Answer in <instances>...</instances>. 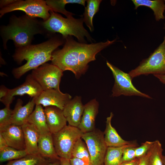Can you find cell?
I'll use <instances>...</instances> for the list:
<instances>
[{
	"label": "cell",
	"instance_id": "1",
	"mask_svg": "<svg viewBox=\"0 0 165 165\" xmlns=\"http://www.w3.org/2000/svg\"><path fill=\"white\" fill-rule=\"evenodd\" d=\"M65 39L63 48L53 53L52 64L63 72L71 71L77 78L85 73L88 68V63L96 60L97 53L116 41L115 39L87 44L77 42L70 36Z\"/></svg>",
	"mask_w": 165,
	"mask_h": 165
},
{
	"label": "cell",
	"instance_id": "2",
	"mask_svg": "<svg viewBox=\"0 0 165 165\" xmlns=\"http://www.w3.org/2000/svg\"><path fill=\"white\" fill-rule=\"evenodd\" d=\"M63 43V40L54 37L39 44L17 48L13 56L14 60L18 64L24 60L27 62L13 69L12 74L14 77L19 79L28 72L51 61L53 53Z\"/></svg>",
	"mask_w": 165,
	"mask_h": 165
},
{
	"label": "cell",
	"instance_id": "3",
	"mask_svg": "<svg viewBox=\"0 0 165 165\" xmlns=\"http://www.w3.org/2000/svg\"><path fill=\"white\" fill-rule=\"evenodd\" d=\"M39 27L38 21L28 15L13 18L8 25L2 28L3 46L6 48L9 39L13 41L18 48L30 45L34 35L41 33Z\"/></svg>",
	"mask_w": 165,
	"mask_h": 165
},
{
	"label": "cell",
	"instance_id": "4",
	"mask_svg": "<svg viewBox=\"0 0 165 165\" xmlns=\"http://www.w3.org/2000/svg\"><path fill=\"white\" fill-rule=\"evenodd\" d=\"M50 16L42 23L47 30L61 34L64 38L74 36L80 42L86 43L85 37L92 42L93 39L83 25V18L76 19L71 16L67 18L52 11H50Z\"/></svg>",
	"mask_w": 165,
	"mask_h": 165
},
{
	"label": "cell",
	"instance_id": "5",
	"mask_svg": "<svg viewBox=\"0 0 165 165\" xmlns=\"http://www.w3.org/2000/svg\"><path fill=\"white\" fill-rule=\"evenodd\" d=\"M164 29L165 32V24ZM133 79L141 75L165 74V33L163 42L149 57L140 63L138 66L129 73Z\"/></svg>",
	"mask_w": 165,
	"mask_h": 165
},
{
	"label": "cell",
	"instance_id": "6",
	"mask_svg": "<svg viewBox=\"0 0 165 165\" xmlns=\"http://www.w3.org/2000/svg\"><path fill=\"white\" fill-rule=\"evenodd\" d=\"M83 133L77 127L69 125L61 130L52 134L54 147L58 156L60 157L70 159L76 142L82 137Z\"/></svg>",
	"mask_w": 165,
	"mask_h": 165
},
{
	"label": "cell",
	"instance_id": "7",
	"mask_svg": "<svg viewBox=\"0 0 165 165\" xmlns=\"http://www.w3.org/2000/svg\"><path fill=\"white\" fill-rule=\"evenodd\" d=\"M16 10L25 12L32 17H39L44 21L50 17V11L45 1L42 0H16L10 5L1 9L0 17L5 14Z\"/></svg>",
	"mask_w": 165,
	"mask_h": 165
},
{
	"label": "cell",
	"instance_id": "8",
	"mask_svg": "<svg viewBox=\"0 0 165 165\" xmlns=\"http://www.w3.org/2000/svg\"><path fill=\"white\" fill-rule=\"evenodd\" d=\"M82 138L87 146L91 165H104L108 147L105 140L104 132L95 128L92 131L83 133Z\"/></svg>",
	"mask_w": 165,
	"mask_h": 165
},
{
	"label": "cell",
	"instance_id": "9",
	"mask_svg": "<svg viewBox=\"0 0 165 165\" xmlns=\"http://www.w3.org/2000/svg\"><path fill=\"white\" fill-rule=\"evenodd\" d=\"M63 71L56 65L45 63L32 70L31 74L43 90H60V83Z\"/></svg>",
	"mask_w": 165,
	"mask_h": 165
},
{
	"label": "cell",
	"instance_id": "10",
	"mask_svg": "<svg viewBox=\"0 0 165 165\" xmlns=\"http://www.w3.org/2000/svg\"><path fill=\"white\" fill-rule=\"evenodd\" d=\"M106 64L112 71L115 79L112 90V97H118L123 95L126 96H138L152 98L134 86L132 82V79L129 74L123 72L108 61H106Z\"/></svg>",
	"mask_w": 165,
	"mask_h": 165
},
{
	"label": "cell",
	"instance_id": "11",
	"mask_svg": "<svg viewBox=\"0 0 165 165\" xmlns=\"http://www.w3.org/2000/svg\"><path fill=\"white\" fill-rule=\"evenodd\" d=\"M43 91L38 83L31 74L27 75L24 82L22 84L12 89H9L7 95L0 99L5 106L10 107L16 96L28 95L31 97H36Z\"/></svg>",
	"mask_w": 165,
	"mask_h": 165
},
{
	"label": "cell",
	"instance_id": "12",
	"mask_svg": "<svg viewBox=\"0 0 165 165\" xmlns=\"http://www.w3.org/2000/svg\"><path fill=\"white\" fill-rule=\"evenodd\" d=\"M72 98L70 94L63 93L60 90L50 89L43 90L39 96L35 98V105H41L45 107L55 106L63 110Z\"/></svg>",
	"mask_w": 165,
	"mask_h": 165
},
{
	"label": "cell",
	"instance_id": "13",
	"mask_svg": "<svg viewBox=\"0 0 165 165\" xmlns=\"http://www.w3.org/2000/svg\"><path fill=\"white\" fill-rule=\"evenodd\" d=\"M0 134L8 146L17 150H25L24 134L21 126L11 124L0 128Z\"/></svg>",
	"mask_w": 165,
	"mask_h": 165
},
{
	"label": "cell",
	"instance_id": "14",
	"mask_svg": "<svg viewBox=\"0 0 165 165\" xmlns=\"http://www.w3.org/2000/svg\"><path fill=\"white\" fill-rule=\"evenodd\" d=\"M84 108L80 96H76L64 106L63 114L68 125L78 127L81 121Z\"/></svg>",
	"mask_w": 165,
	"mask_h": 165
},
{
	"label": "cell",
	"instance_id": "15",
	"mask_svg": "<svg viewBox=\"0 0 165 165\" xmlns=\"http://www.w3.org/2000/svg\"><path fill=\"white\" fill-rule=\"evenodd\" d=\"M99 107V103L96 99L90 100L84 105L83 114L78 127L83 133L91 132L95 129V119Z\"/></svg>",
	"mask_w": 165,
	"mask_h": 165
},
{
	"label": "cell",
	"instance_id": "16",
	"mask_svg": "<svg viewBox=\"0 0 165 165\" xmlns=\"http://www.w3.org/2000/svg\"><path fill=\"white\" fill-rule=\"evenodd\" d=\"M44 112L47 124L50 132L53 134L67 126V121L63 111L55 106L45 107Z\"/></svg>",
	"mask_w": 165,
	"mask_h": 165
},
{
	"label": "cell",
	"instance_id": "17",
	"mask_svg": "<svg viewBox=\"0 0 165 165\" xmlns=\"http://www.w3.org/2000/svg\"><path fill=\"white\" fill-rule=\"evenodd\" d=\"M35 97L32 98L26 105L23 106V101L18 99L12 113L11 120V124L21 126L27 122L28 119L33 111L35 105Z\"/></svg>",
	"mask_w": 165,
	"mask_h": 165
},
{
	"label": "cell",
	"instance_id": "18",
	"mask_svg": "<svg viewBox=\"0 0 165 165\" xmlns=\"http://www.w3.org/2000/svg\"><path fill=\"white\" fill-rule=\"evenodd\" d=\"M23 130L25 145V150L28 154H39L38 142L40 134L32 124L27 122L21 126Z\"/></svg>",
	"mask_w": 165,
	"mask_h": 165
},
{
	"label": "cell",
	"instance_id": "19",
	"mask_svg": "<svg viewBox=\"0 0 165 165\" xmlns=\"http://www.w3.org/2000/svg\"><path fill=\"white\" fill-rule=\"evenodd\" d=\"M113 115L111 112L110 116L107 118L106 127L104 132L105 140L107 146L120 147L133 143L134 141H127L123 139L112 126L111 121Z\"/></svg>",
	"mask_w": 165,
	"mask_h": 165
},
{
	"label": "cell",
	"instance_id": "20",
	"mask_svg": "<svg viewBox=\"0 0 165 165\" xmlns=\"http://www.w3.org/2000/svg\"><path fill=\"white\" fill-rule=\"evenodd\" d=\"M38 149L39 154L52 161L60 160L54 146L52 134L50 133L40 135L38 142Z\"/></svg>",
	"mask_w": 165,
	"mask_h": 165
},
{
	"label": "cell",
	"instance_id": "21",
	"mask_svg": "<svg viewBox=\"0 0 165 165\" xmlns=\"http://www.w3.org/2000/svg\"><path fill=\"white\" fill-rule=\"evenodd\" d=\"M35 105L27 122L35 127L40 135L47 134L50 132L47 124L44 109L41 105Z\"/></svg>",
	"mask_w": 165,
	"mask_h": 165
},
{
	"label": "cell",
	"instance_id": "22",
	"mask_svg": "<svg viewBox=\"0 0 165 165\" xmlns=\"http://www.w3.org/2000/svg\"><path fill=\"white\" fill-rule=\"evenodd\" d=\"M132 1L135 9L141 6H147L151 9L156 21L165 19L163 14L165 10V0H132Z\"/></svg>",
	"mask_w": 165,
	"mask_h": 165
},
{
	"label": "cell",
	"instance_id": "23",
	"mask_svg": "<svg viewBox=\"0 0 165 165\" xmlns=\"http://www.w3.org/2000/svg\"><path fill=\"white\" fill-rule=\"evenodd\" d=\"M136 142L117 147H108L105 155L104 165H119L120 163L124 150L131 147H138Z\"/></svg>",
	"mask_w": 165,
	"mask_h": 165
},
{
	"label": "cell",
	"instance_id": "24",
	"mask_svg": "<svg viewBox=\"0 0 165 165\" xmlns=\"http://www.w3.org/2000/svg\"><path fill=\"white\" fill-rule=\"evenodd\" d=\"M53 161L39 154H28L20 159L9 161L3 165H48Z\"/></svg>",
	"mask_w": 165,
	"mask_h": 165
},
{
	"label": "cell",
	"instance_id": "25",
	"mask_svg": "<svg viewBox=\"0 0 165 165\" xmlns=\"http://www.w3.org/2000/svg\"><path fill=\"white\" fill-rule=\"evenodd\" d=\"M50 11L61 13L67 17L72 16L74 14L67 11L65 8L67 4L76 3L81 5L85 7V0H47L45 1Z\"/></svg>",
	"mask_w": 165,
	"mask_h": 165
},
{
	"label": "cell",
	"instance_id": "26",
	"mask_svg": "<svg viewBox=\"0 0 165 165\" xmlns=\"http://www.w3.org/2000/svg\"><path fill=\"white\" fill-rule=\"evenodd\" d=\"M101 1V0H86L87 4L85 7L83 19V22L91 32L94 30L93 22V17L99 11Z\"/></svg>",
	"mask_w": 165,
	"mask_h": 165
},
{
	"label": "cell",
	"instance_id": "27",
	"mask_svg": "<svg viewBox=\"0 0 165 165\" xmlns=\"http://www.w3.org/2000/svg\"><path fill=\"white\" fill-rule=\"evenodd\" d=\"M163 151L162 144L160 141H154L149 150L148 165H163Z\"/></svg>",
	"mask_w": 165,
	"mask_h": 165
},
{
	"label": "cell",
	"instance_id": "28",
	"mask_svg": "<svg viewBox=\"0 0 165 165\" xmlns=\"http://www.w3.org/2000/svg\"><path fill=\"white\" fill-rule=\"evenodd\" d=\"M28 154L26 150H17L8 146L0 150V161L2 163L18 159Z\"/></svg>",
	"mask_w": 165,
	"mask_h": 165
},
{
	"label": "cell",
	"instance_id": "29",
	"mask_svg": "<svg viewBox=\"0 0 165 165\" xmlns=\"http://www.w3.org/2000/svg\"><path fill=\"white\" fill-rule=\"evenodd\" d=\"M72 157L78 158L91 164L90 157L87 146L82 138L79 139L75 144L72 151Z\"/></svg>",
	"mask_w": 165,
	"mask_h": 165
},
{
	"label": "cell",
	"instance_id": "30",
	"mask_svg": "<svg viewBox=\"0 0 165 165\" xmlns=\"http://www.w3.org/2000/svg\"><path fill=\"white\" fill-rule=\"evenodd\" d=\"M13 110L10 107L6 106L0 110V128L11 124V120Z\"/></svg>",
	"mask_w": 165,
	"mask_h": 165
},
{
	"label": "cell",
	"instance_id": "31",
	"mask_svg": "<svg viewBox=\"0 0 165 165\" xmlns=\"http://www.w3.org/2000/svg\"><path fill=\"white\" fill-rule=\"evenodd\" d=\"M153 141H146L141 143L139 147L135 148V152L136 158H139L146 154L151 148Z\"/></svg>",
	"mask_w": 165,
	"mask_h": 165
},
{
	"label": "cell",
	"instance_id": "32",
	"mask_svg": "<svg viewBox=\"0 0 165 165\" xmlns=\"http://www.w3.org/2000/svg\"><path fill=\"white\" fill-rule=\"evenodd\" d=\"M136 147H128L124 150L120 163L132 160L136 158L135 152V149Z\"/></svg>",
	"mask_w": 165,
	"mask_h": 165
},
{
	"label": "cell",
	"instance_id": "33",
	"mask_svg": "<svg viewBox=\"0 0 165 165\" xmlns=\"http://www.w3.org/2000/svg\"><path fill=\"white\" fill-rule=\"evenodd\" d=\"M149 154V150L145 155L138 158L139 161L137 165H148Z\"/></svg>",
	"mask_w": 165,
	"mask_h": 165
},
{
	"label": "cell",
	"instance_id": "34",
	"mask_svg": "<svg viewBox=\"0 0 165 165\" xmlns=\"http://www.w3.org/2000/svg\"><path fill=\"white\" fill-rule=\"evenodd\" d=\"M70 160L71 165H91L81 159L74 157H72Z\"/></svg>",
	"mask_w": 165,
	"mask_h": 165
},
{
	"label": "cell",
	"instance_id": "35",
	"mask_svg": "<svg viewBox=\"0 0 165 165\" xmlns=\"http://www.w3.org/2000/svg\"><path fill=\"white\" fill-rule=\"evenodd\" d=\"M9 89L5 86L2 85L0 87V99L5 97L7 94Z\"/></svg>",
	"mask_w": 165,
	"mask_h": 165
},
{
	"label": "cell",
	"instance_id": "36",
	"mask_svg": "<svg viewBox=\"0 0 165 165\" xmlns=\"http://www.w3.org/2000/svg\"><path fill=\"white\" fill-rule=\"evenodd\" d=\"M16 0H2L0 1V6L1 9L7 6L16 2Z\"/></svg>",
	"mask_w": 165,
	"mask_h": 165
},
{
	"label": "cell",
	"instance_id": "37",
	"mask_svg": "<svg viewBox=\"0 0 165 165\" xmlns=\"http://www.w3.org/2000/svg\"><path fill=\"white\" fill-rule=\"evenodd\" d=\"M138 161L139 158H136L132 160L121 163L119 165H137Z\"/></svg>",
	"mask_w": 165,
	"mask_h": 165
},
{
	"label": "cell",
	"instance_id": "38",
	"mask_svg": "<svg viewBox=\"0 0 165 165\" xmlns=\"http://www.w3.org/2000/svg\"><path fill=\"white\" fill-rule=\"evenodd\" d=\"M8 146L5 139L2 134H0V150L3 149Z\"/></svg>",
	"mask_w": 165,
	"mask_h": 165
},
{
	"label": "cell",
	"instance_id": "39",
	"mask_svg": "<svg viewBox=\"0 0 165 165\" xmlns=\"http://www.w3.org/2000/svg\"><path fill=\"white\" fill-rule=\"evenodd\" d=\"M60 165H71L70 159L60 157Z\"/></svg>",
	"mask_w": 165,
	"mask_h": 165
},
{
	"label": "cell",
	"instance_id": "40",
	"mask_svg": "<svg viewBox=\"0 0 165 165\" xmlns=\"http://www.w3.org/2000/svg\"><path fill=\"white\" fill-rule=\"evenodd\" d=\"M154 75L158 78L161 82L165 85V74L155 75Z\"/></svg>",
	"mask_w": 165,
	"mask_h": 165
},
{
	"label": "cell",
	"instance_id": "41",
	"mask_svg": "<svg viewBox=\"0 0 165 165\" xmlns=\"http://www.w3.org/2000/svg\"><path fill=\"white\" fill-rule=\"evenodd\" d=\"M60 160H59L52 162L48 165H60Z\"/></svg>",
	"mask_w": 165,
	"mask_h": 165
},
{
	"label": "cell",
	"instance_id": "42",
	"mask_svg": "<svg viewBox=\"0 0 165 165\" xmlns=\"http://www.w3.org/2000/svg\"><path fill=\"white\" fill-rule=\"evenodd\" d=\"M163 165H165V156H163Z\"/></svg>",
	"mask_w": 165,
	"mask_h": 165
},
{
	"label": "cell",
	"instance_id": "43",
	"mask_svg": "<svg viewBox=\"0 0 165 165\" xmlns=\"http://www.w3.org/2000/svg\"></svg>",
	"mask_w": 165,
	"mask_h": 165
}]
</instances>
